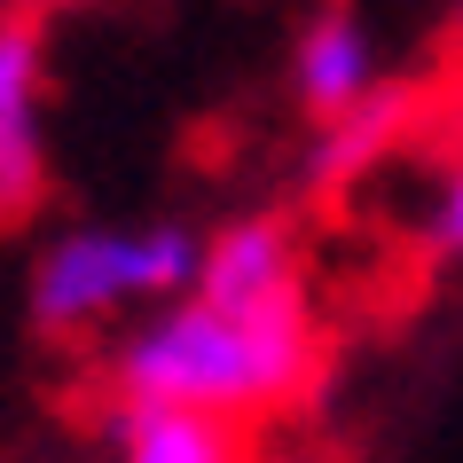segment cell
Returning <instances> with one entry per match:
<instances>
[{
  "label": "cell",
  "instance_id": "cell-3",
  "mask_svg": "<svg viewBox=\"0 0 463 463\" xmlns=\"http://www.w3.org/2000/svg\"><path fill=\"white\" fill-rule=\"evenodd\" d=\"M40 79H48L40 16H0V228L32 220V213H40V196H48Z\"/></svg>",
  "mask_w": 463,
  "mask_h": 463
},
{
  "label": "cell",
  "instance_id": "cell-8",
  "mask_svg": "<svg viewBox=\"0 0 463 463\" xmlns=\"http://www.w3.org/2000/svg\"><path fill=\"white\" fill-rule=\"evenodd\" d=\"M439 236H448V251L463 260V165H456V181H448V196H439Z\"/></svg>",
  "mask_w": 463,
  "mask_h": 463
},
{
  "label": "cell",
  "instance_id": "cell-9",
  "mask_svg": "<svg viewBox=\"0 0 463 463\" xmlns=\"http://www.w3.org/2000/svg\"><path fill=\"white\" fill-rule=\"evenodd\" d=\"M456 40H463V0H456Z\"/></svg>",
  "mask_w": 463,
  "mask_h": 463
},
{
  "label": "cell",
  "instance_id": "cell-4",
  "mask_svg": "<svg viewBox=\"0 0 463 463\" xmlns=\"http://www.w3.org/2000/svg\"><path fill=\"white\" fill-rule=\"evenodd\" d=\"M110 448L118 463H260L244 416L173 409V401H110Z\"/></svg>",
  "mask_w": 463,
  "mask_h": 463
},
{
  "label": "cell",
  "instance_id": "cell-1",
  "mask_svg": "<svg viewBox=\"0 0 463 463\" xmlns=\"http://www.w3.org/2000/svg\"><path fill=\"white\" fill-rule=\"evenodd\" d=\"M322 322L307 291L220 307L189 291L157 307L134 338L110 354V401H173V409H213V416H260L298 409L322 385Z\"/></svg>",
  "mask_w": 463,
  "mask_h": 463
},
{
  "label": "cell",
  "instance_id": "cell-5",
  "mask_svg": "<svg viewBox=\"0 0 463 463\" xmlns=\"http://www.w3.org/2000/svg\"><path fill=\"white\" fill-rule=\"evenodd\" d=\"M196 291L220 298V307H251V298L307 291V275H298V228H291V213H251V220H236V228H220L213 244H204Z\"/></svg>",
  "mask_w": 463,
  "mask_h": 463
},
{
  "label": "cell",
  "instance_id": "cell-6",
  "mask_svg": "<svg viewBox=\"0 0 463 463\" xmlns=\"http://www.w3.org/2000/svg\"><path fill=\"white\" fill-rule=\"evenodd\" d=\"M291 87H298V110L315 126H330L338 110H354V102L377 87L369 32H362V16H354L345 0H330V8L307 16V32H298V48H291Z\"/></svg>",
  "mask_w": 463,
  "mask_h": 463
},
{
  "label": "cell",
  "instance_id": "cell-2",
  "mask_svg": "<svg viewBox=\"0 0 463 463\" xmlns=\"http://www.w3.org/2000/svg\"><path fill=\"white\" fill-rule=\"evenodd\" d=\"M196 268H204V236L173 220L165 228H71L32 268V322L48 338H79L118 307L196 291Z\"/></svg>",
  "mask_w": 463,
  "mask_h": 463
},
{
  "label": "cell",
  "instance_id": "cell-7",
  "mask_svg": "<svg viewBox=\"0 0 463 463\" xmlns=\"http://www.w3.org/2000/svg\"><path fill=\"white\" fill-rule=\"evenodd\" d=\"M409 126H416V95L377 79L354 110H338V118L322 126L315 157H307V189H315V196H345L369 165H385L392 149L409 142Z\"/></svg>",
  "mask_w": 463,
  "mask_h": 463
}]
</instances>
